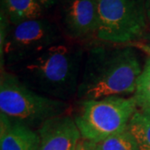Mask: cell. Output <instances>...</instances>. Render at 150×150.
<instances>
[{
	"mask_svg": "<svg viewBox=\"0 0 150 150\" xmlns=\"http://www.w3.org/2000/svg\"><path fill=\"white\" fill-rule=\"evenodd\" d=\"M142 69L139 58L131 46L90 48L81 74L77 98L82 101L134 94Z\"/></svg>",
	"mask_w": 150,
	"mask_h": 150,
	"instance_id": "cell-1",
	"label": "cell"
},
{
	"mask_svg": "<svg viewBox=\"0 0 150 150\" xmlns=\"http://www.w3.org/2000/svg\"><path fill=\"white\" fill-rule=\"evenodd\" d=\"M83 57L80 48L60 43L4 69L33 91L68 102L77 97Z\"/></svg>",
	"mask_w": 150,
	"mask_h": 150,
	"instance_id": "cell-2",
	"label": "cell"
},
{
	"mask_svg": "<svg viewBox=\"0 0 150 150\" xmlns=\"http://www.w3.org/2000/svg\"><path fill=\"white\" fill-rule=\"evenodd\" d=\"M69 108L68 102L33 91L13 73L1 69L0 113L12 122L38 130L46 121L66 114Z\"/></svg>",
	"mask_w": 150,
	"mask_h": 150,
	"instance_id": "cell-3",
	"label": "cell"
},
{
	"mask_svg": "<svg viewBox=\"0 0 150 150\" xmlns=\"http://www.w3.org/2000/svg\"><path fill=\"white\" fill-rule=\"evenodd\" d=\"M137 109L133 96L82 100L74 119L83 139L98 143L127 129Z\"/></svg>",
	"mask_w": 150,
	"mask_h": 150,
	"instance_id": "cell-4",
	"label": "cell"
},
{
	"mask_svg": "<svg viewBox=\"0 0 150 150\" xmlns=\"http://www.w3.org/2000/svg\"><path fill=\"white\" fill-rule=\"evenodd\" d=\"M97 38L105 43L127 45L141 41L148 30L145 0H96Z\"/></svg>",
	"mask_w": 150,
	"mask_h": 150,
	"instance_id": "cell-5",
	"label": "cell"
},
{
	"mask_svg": "<svg viewBox=\"0 0 150 150\" xmlns=\"http://www.w3.org/2000/svg\"><path fill=\"white\" fill-rule=\"evenodd\" d=\"M59 28L47 19L23 22L9 29L4 49L0 52L1 69L36 56L62 43Z\"/></svg>",
	"mask_w": 150,
	"mask_h": 150,
	"instance_id": "cell-6",
	"label": "cell"
},
{
	"mask_svg": "<svg viewBox=\"0 0 150 150\" xmlns=\"http://www.w3.org/2000/svg\"><path fill=\"white\" fill-rule=\"evenodd\" d=\"M38 132L40 150H75L82 139L74 119L67 114L46 121Z\"/></svg>",
	"mask_w": 150,
	"mask_h": 150,
	"instance_id": "cell-7",
	"label": "cell"
},
{
	"mask_svg": "<svg viewBox=\"0 0 150 150\" xmlns=\"http://www.w3.org/2000/svg\"><path fill=\"white\" fill-rule=\"evenodd\" d=\"M63 23L67 34L73 38L96 34L98 28L96 0H65Z\"/></svg>",
	"mask_w": 150,
	"mask_h": 150,
	"instance_id": "cell-8",
	"label": "cell"
},
{
	"mask_svg": "<svg viewBox=\"0 0 150 150\" xmlns=\"http://www.w3.org/2000/svg\"><path fill=\"white\" fill-rule=\"evenodd\" d=\"M38 130L13 123L0 113V150H40Z\"/></svg>",
	"mask_w": 150,
	"mask_h": 150,
	"instance_id": "cell-9",
	"label": "cell"
},
{
	"mask_svg": "<svg viewBox=\"0 0 150 150\" xmlns=\"http://www.w3.org/2000/svg\"><path fill=\"white\" fill-rule=\"evenodd\" d=\"M43 10L37 0H1V11L13 25L40 18Z\"/></svg>",
	"mask_w": 150,
	"mask_h": 150,
	"instance_id": "cell-10",
	"label": "cell"
},
{
	"mask_svg": "<svg viewBox=\"0 0 150 150\" xmlns=\"http://www.w3.org/2000/svg\"><path fill=\"white\" fill-rule=\"evenodd\" d=\"M127 129L134 136L140 150H150V113L137 109Z\"/></svg>",
	"mask_w": 150,
	"mask_h": 150,
	"instance_id": "cell-11",
	"label": "cell"
},
{
	"mask_svg": "<svg viewBox=\"0 0 150 150\" xmlns=\"http://www.w3.org/2000/svg\"><path fill=\"white\" fill-rule=\"evenodd\" d=\"M92 144L94 150H140L128 129Z\"/></svg>",
	"mask_w": 150,
	"mask_h": 150,
	"instance_id": "cell-12",
	"label": "cell"
},
{
	"mask_svg": "<svg viewBox=\"0 0 150 150\" xmlns=\"http://www.w3.org/2000/svg\"><path fill=\"white\" fill-rule=\"evenodd\" d=\"M133 97L139 109L146 110L150 108V56L146 59Z\"/></svg>",
	"mask_w": 150,
	"mask_h": 150,
	"instance_id": "cell-13",
	"label": "cell"
},
{
	"mask_svg": "<svg viewBox=\"0 0 150 150\" xmlns=\"http://www.w3.org/2000/svg\"><path fill=\"white\" fill-rule=\"evenodd\" d=\"M129 46H131L134 48H138L141 50L142 52H144L145 54H149V56H150V48L148 47L147 45H145L144 43L140 42V41H138V42H134V43H129V44H127Z\"/></svg>",
	"mask_w": 150,
	"mask_h": 150,
	"instance_id": "cell-14",
	"label": "cell"
},
{
	"mask_svg": "<svg viewBox=\"0 0 150 150\" xmlns=\"http://www.w3.org/2000/svg\"><path fill=\"white\" fill-rule=\"evenodd\" d=\"M75 150H94L91 142L84 139H81V141L77 145Z\"/></svg>",
	"mask_w": 150,
	"mask_h": 150,
	"instance_id": "cell-15",
	"label": "cell"
},
{
	"mask_svg": "<svg viewBox=\"0 0 150 150\" xmlns=\"http://www.w3.org/2000/svg\"><path fill=\"white\" fill-rule=\"evenodd\" d=\"M38 4L43 8V9H49L54 7L59 0H37Z\"/></svg>",
	"mask_w": 150,
	"mask_h": 150,
	"instance_id": "cell-16",
	"label": "cell"
},
{
	"mask_svg": "<svg viewBox=\"0 0 150 150\" xmlns=\"http://www.w3.org/2000/svg\"><path fill=\"white\" fill-rule=\"evenodd\" d=\"M140 42L144 43L145 45H147L148 47L150 48V27L148 28L147 32L145 33V34L144 35V37L141 39Z\"/></svg>",
	"mask_w": 150,
	"mask_h": 150,
	"instance_id": "cell-17",
	"label": "cell"
},
{
	"mask_svg": "<svg viewBox=\"0 0 150 150\" xmlns=\"http://www.w3.org/2000/svg\"><path fill=\"white\" fill-rule=\"evenodd\" d=\"M145 5H146L148 19H149V22H150V0H145Z\"/></svg>",
	"mask_w": 150,
	"mask_h": 150,
	"instance_id": "cell-18",
	"label": "cell"
},
{
	"mask_svg": "<svg viewBox=\"0 0 150 150\" xmlns=\"http://www.w3.org/2000/svg\"><path fill=\"white\" fill-rule=\"evenodd\" d=\"M144 111H146V112H149L150 113V108H149V109H146V110H144Z\"/></svg>",
	"mask_w": 150,
	"mask_h": 150,
	"instance_id": "cell-19",
	"label": "cell"
}]
</instances>
